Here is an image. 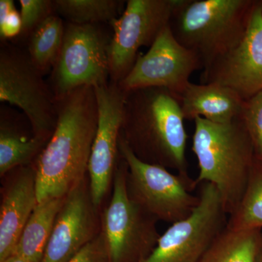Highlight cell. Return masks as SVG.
<instances>
[{"label":"cell","instance_id":"obj_1","mask_svg":"<svg viewBox=\"0 0 262 262\" xmlns=\"http://www.w3.org/2000/svg\"><path fill=\"white\" fill-rule=\"evenodd\" d=\"M56 101V127L36 163L38 203L64 198L86 178L97 129L94 87L82 86Z\"/></svg>","mask_w":262,"mask_h":262},{"label":"cell","instance_id":"obj_2","mask_svg":"<svg viewBox=\"0 0 262 262\" xmlns=\"http://www.w3.org/2000/svg\"><path fill=\"white\" fill-rule=\"evenodd\" d=\"M184 120L178 99L168 90H133L126 92L121 135L142 161L188 175Z\"/></svg>","mask_w":262,"mask_h":262},{"label":"cell","instance_id":"obj_3","mask_svg":"<svg viewBox=\"0 0 262 262\" xmlns=\"http://www.w3.org/2000/svg\"><path fill=\"white\" fill-rule=\"evenodd\" d=\"M194 122L192 149L200 170L196 185H215L229 215L244 196L256 159L252 141L239 117L227 124L202 117Z\"/></svg>","mask_w":262,"mask_h":262},{"label":"cell","instance_id":"obj_4","mask_svg":"<svg viewBox=\"0 0 262 262\" xmlns=\"http://www.w3.org/2000/svg\"><path fill=\"white\" fill-rule=\"evenodd\" d=\"M259 0H179L169 27L198 55L203 70L234 49L247 32Z\"/></svg>","mask_w":262,"mask_h":262},{"label":"cell","instance_id":"obj_5","mask_svg":"<svg viewBox=\"0 0 262 262\" xmlns=\"http://www.w3.org/2000/svg\"><path fill=\"white\" fill-rule=\"evenodd\" d=\"M119 153L127 166V189L136 204L157 221L176 223L192 214L200 196L191 191L195 181L188 175L173 174L160 165L142 161L136 156L120 133Z\"/></svg>","mask_w":262,"mask_h":262},{"label":"cell","instance_id":"obj_6","mask_svg":"<svg viewBox=\"0 0 262 262\" xmlns=\"http://www.w3.org/2000/svg\"><path fill=\"white\" fill-rule=\"evenodd\" d=\"M27 50L10 43L0 48V101L22 110L37 137L49 141L57 122L56 101Z\"/></svg>","mask_w":262,"mask_h":262},{"label":"cell","instance_id":"obj_7","mask_svg":"<svg viewBox=\"0 0 262 262\" xmlns=\"http://www.w3.org/2000/svg\"><path fill=\"white\" fill-rule=\"evenodd\" d=\"M127 177V164L121 158L114 175L111 201L100 220L110 262L144 261L160 237L158 221L129 195Z\"/></svg>","mask_w":262,"mask_h":262},{"label":"cell","instance_id":"obj_8","mask_svg":"<svg viewBox=\"0 0 262 262\" xmlns=\"http://www.w3.org/2000/svg\"><path fill=\"white\" fill-rule=\"evenodd\" d=\"M111 36L101 24H66L59 56L49 83L56 99L82 86L110 82L108 48Z\"/></svg>","mask_w":262,"mask_h":262},{"label":"cell","instance_id":"obj_9","mask_svg":"<svg viewBox=\"0 0 262 262\" xmlns=\"http://www.w3.org/2000/svg\"><path fill=\"white\" fill-rule=\"evenodd\" d=\"M200 203L192 214L172 225L158 239L152 252L141 262H200L226 228L229 215L218 189L201 184Z\"/></svg>","mask_w":262,"mask_h":262},{"label":"cell","instance_id":"obj_10","mask_svg":"<svg viewBox=\"0 0 262 262\" xmlns=\"http://www.w3.org/2000/svg\"><path fill=\"white\" fill-rule=\"evenodd\" d=\"M179 0H128L125 10L112 22L108 48L110 81L119 84L135 64L139 51L151 47L169 24Z\"/></svg>","mask_w":262,"mask_h":262},{"label":"cell","instance_id":"obj_11","mask_svg":"<svg viewBox=\"0 0 262 262\" xmlns=\"http://www.w3.org/2000/svg\"><path fill=\"white\" fill-rule=\"evenodd\" d=\"M203 70L201 58L184 47L172 34L169 24L145 54L139 55L128 75L119 83L125 92L160 88L178 96L195 71Z\"/></svg>","mask_w":262,"mask_h":262},{"label":"cell","instance_id":"obj_12","mask_svg":"<svg viewBox=\"0 0 262 262\" xmlns=\"http://www.w3.org/2000/svg\"><path fill=\"white\" fill-rule=\"evenodd\" d=\"M94 90L98 104V125L88 173L91 198L98 208L113 182L118 163L119 139L126 92L119 84L111 81Z\"/></svg>","mask_w":262,"mask_h":262},{"label":"cell","instance_id":"obj_13","mask_svg":"<svg viewBox=\"0 0 262 262\" xmlns=\"http://www.w3.org/2000/svg\"><path fill=\"white\" fill-rule=\"evenodd\" d=\"M201 83L227 86L244 100L262 91V0L241 42L203 70Z\"/></svg>","mask_w":262,"mask_h":262},{"label":"cell","instance_id":"obj_14","mask_svg":"<svg viewBox=\"0 0 262 262\" xmlns=\"http://www.w3.org/2000/svg\"><path fill=\"white\" fill-rule=\"evenodd\" d=\"M101 222L84 179L67 196L57 215L42 261L67 262L99 234Z\"/></svg>","mask_w":262,"mask_h":262},{"label":"cell","instance_id":"obj_15","mask_svg":"<svg viewBox=\"0 0 262 262\" xmlns=\"http://www.w3.org/2000/svg\"><path fill=\"white\" fill-rule=\"evenodd\" d=\"M37 203L35 167H19L4 191L0 207V262L14 253Z\"/></svg>","mask_w":262,"mask_h":262},{"label":"cell","instance_id":"obj_16","mask_svg":"<svg viewBox=\"0 0 262 262\" xmlns=\"http://www.w3.org/2000/svg\"><path fill=\"white\" fill-rule=\"evenodd\" d=\"M184 120L202 117L218 124H227L238 118L245 100L236 91L222 84L189 82L178 96Z\"/></svg>","mask_w":262,"mask_h":262},{"label":"cell","instance_id":"obj_17","mask_svg":"<svg viewBox=\"0 0 262 262\" xmlns=\"http://www.w3.org/2000/svg\"><path fill=\"white\" fill-rule=\"evenodd\" d=\"M64 199L51 198L37 203L19 238L15 254L32 262L42 261Z\"/></svg>","mask_w":262,"mask_h":262},{"label":"cell","instance_id":"obj_18","mask_svg":"<svg viewBox=\"0 0 262 262\" xmlns=\"http://www.w3.org/2000/svg\"><path fill=\"white\" fill-rule=\"evenodd\" d=\"M0 116V175L3 177L19 167L29 165L48 141L25 135L9 120L5 108H1Z\"/></svg>","mask_w":262,"mask_h":262},{"label":"cell","instance_id":"obj_19","mask_svg":"<svg viewBox=\"0 0 262 262\" xmlns=\"http://www.w3.org/2000/svg\"><path fill=\"white\" fill-rule=\"evenodd\" d=\"M261 248V229L226 227L200 262H256Z\"/></svg>","mask_w":262,"mask_h":262},{"label":"cell","instance_id":"obj_20","mask_svg":"<svg viewBox=\"0 0 262 262\" xmlns=\"http://www.w3.org/2000/svg\"><path fill=\"white\" fill-rule=\"evenodd\" d=\"M66 24L55 13L39 24L28 37V52L34 64L43 75L53 70L64 37Z\"/></svg>","mask_w":262,"mask_h":262},{"label":"cell","instance_id":"obj_21","mask_svg":"<svg viewBox=\"0 0 262 262\" xmlns=\"http://www.w3.org/2000/svg\"><path fill=\"white\" fill-rule=\"evenodd\" d=\"M123 3L118 0H56L55 13L71 24H111L118 18Z\"/></svg>","mask_w":262,"mask_h":262},{"label":"cell","instance_id":"obj_22","mask_svg":"<svg viewBox=\"0 0 262 262\" xmlns=\"http://www.w3.org/2000/svg\"><path fill=\"white\" fill-rule=\"evenodd\" d=\"M227 227L236 230L262 228V160L258 158L241 203L229 215Z\"/></svg>","mask_w":262,"mask_h":262},{"label":"cell","instance_id":"obj_23","mask_svg":"<svg viewBox=\"0 0 262 262\" xmlns=\"http://www.w3.org/2000/svg\"><path fill=\"white\" fill-rule=\"evenodd\" d=\"M239 118L252 141L256 158L262 160V91L245 100Z\"/></svg>","mask_w":262,"mask_h":262},{"label":"cell","instance_id":"obj_24","mask_svg":"<svg viewBox=\"0 0 262 262\" xmlns=\"http://www.w3.org/2000/svg\"><path fill=\"white\" fill-rule=\"evenodd\" d=\"M22 28L19 37L28 38L46 18L55 14L54 1L51 0H20Z\"/></svg>","mask_w":262,"mask_h":262},{"label":"cell","instance_id":"obj_25","mask_svg":"<svg viewBox=\"0 0 262 262\" xmlns=\"http://www.w3.org/2000/svg\"><path fill=\"white\" fill-rule=\"evenodd\" d=\"M22 22L13 0H0V37L3 41L19 37Z\"/></svg>","mask_w":262,"mask_h":262},{"label":"cell","instance_id":"obj_26","mask_svg":"<svg viewBox=\"0 0 262 262\" xmlns=\"http://www.w3.org/2000/svg\"><path fill=\"white\" fill-rule=\"evenodd\" d=\"M67 262H110L107 246L101 231L91 242Z\"/></svg>","mask_w":262,"mask_h":262},{"label":"cell","instance_id":"obj_27","mask_svg":"<svg viewBox=\"0 0 262 262\" xmlns=\"http://www.w3.org/2000/svg\"><path fill=\"white\" fill-rule=\"evenodd\" d=\"M3 262H32L24 258L23 256H19L17 254H13L9 256L8 258L3 261Z\"/></svg>","mask_w":262,"mask_h":262},{"label":"cell","instance_id":"obj_28","mask_svg":"<svg viewBox=\"0 0 262 262\" xmlns=\"http://www.w3.org/2000/svg\"><path fill=\"white\" fill-rule=\"evenodd\" d=\"M256 262H262V253H261V251H260L259 255H258V257L257 259V261Z\"/></svg>","mask_w":262,"mask_h":262}]
</instances>
